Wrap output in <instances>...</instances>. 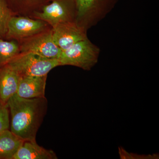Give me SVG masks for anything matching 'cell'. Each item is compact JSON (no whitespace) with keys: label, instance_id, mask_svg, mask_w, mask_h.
Returning a JSON list of instances; mask_svg holds the SVG:
<instances>
[{"label":"cell","instance_id":"cell-1","mask_svg":"<svg viewBox=\"0 0 159 159\" xmlns=\"http://www.w3.org/2000/svg\"><path fill=\"white\" fill-rule=\"evenodd\" d=\"M7 105L11 132L24 141L36 142L38 131L48 110L45 97L25 99L16 94L9 99Z\"/></svg>","mask_w":159,"mask_h":159},{"label":"cell","instance_id":"cell-2","mask_svg":"<svg viewBox=\"0 0 159 159\" xmlns=\"http://www.w3.org/2000/svg\"><path fill=\"white\" fill-rule=\"evenodd\" d=\"M100 50L88 38L61 51V66H72L86 71L91 70L98 61Z\"/></svg>","mask_w":159,"mask_h":159},{"label":"cell","instance_id":"cell-3","mask_svg":"<svg viewBox=\"0 0 159 159\" xmlns=\"http://www.w3.org/2000/svg\"><path fill=\"white\" fill-rule=\"evenodd\" d=\"M8 64L20 77L48 76L52 69L61 66L58 59L45 58L30 52H20Z\"/></svg>","mask_w":159,"mask_h":159},{"label":"cell","instance_id":"cell-4","mask_svg":"<svg viewBox=\"0 0 159 159\" xmlns=\"http://www.w3.org/2000/svg\"><path fill=\"white\" fill-rule=\"evenodd\" d=\"M75 21L86 30L96 26L115 8L119 0H74Z\"/></svg>","mask_w":159,"mask_h":159},{"label":"cell","instance_id":"cell-5","mask_svg":"<svg viewBox=\"0 0 159 159\" xmlns=\"http://www.w3.org/2000/svg\"><path fill=\"white\" fill-rule=\"evenodd\" d=\"M32 14L34 18L45 22L53 28L62 23L75 21L76 4L74 0H51Z\"/></svg>","mask_w":159,"mask_h":159},{"label":"cell","instance_id":"cell-6","mask_svg":"<svg viewBox=\"0 0 159 159\" xmlns=\"http://www.w3.org/2000/svg\"><path fill=\"white\" fill-rule=\"evenodd\" d=\"M20 52H30L45 58H59L61 49L54 43L52 29L19 41Z\"/></svg>","mask_w":159,"mask_h":159},{"label":"cell","instance_id":"cell-7","mask_svg":"<svg viewBox=\"0 0 159 159\" xmlns=\"http://www.w3.org/2000/svg\"><path fill=\"white\" fill-rule=\"evenodd\" d=\"M49 25L42 20L13 16L8 23L5 38L7 39L20 41L49 29Z\"/></svg>","mask_w":159,"mask_h":159},{"label":"cell","instance_id":"cell-8","mask_svg":"<svg viewBox=\"0 0 159 159\" xmlns=\"http://www.w3.org/2000/svg\"><path fill=\"white\" fill-rule=\"evenodd\" d=\"M51 29L54 43L61 51L88 38L87 30L76 21L62 23Z\"/></svg>","mask_w":159,"mask_h":159},{"label":"cell","instance_id":"cell-9","mask_svg":"<svg viewBox=\"0 0 159 159\" xmlns=\"http://www.w3.org/2000/svg\"><path fill=\"white\" fill-rule=\"evenodd\" d=\"M47 76L20 77L16 95L25 99L45 97Z\"/></svg>","mask_w":159,"mask_h":159},{"label":"cell","instance_id":"cell-10","mask_svg":"<svg viewBox=\"0 0 159 159\" xmlns=\"http://www.w3.org/2000/svg\"><path fill=\"white\" fill-rule=\"evenodd\" d=\"M20 76L8 64L0 68V102L7 104L16 95Z\"/></svg>","mask_w":159,"mask_h":159},{"label":"cell","instance_id":"cell-11","mask_svg":"<svg viewBox=\"0 0 159 159\" xmlns=\"http://www.w3.org/2000/svg\"><path fill=\"white\" fill-rule=\"evenodd\" d=\"M53 150L38 145L36 142L25 141L12 159H57Z\"/></svg>","mask_w":159,"mask_h":159},{"label":"cell","instance_id":"cell-12","mask_svg":"<svg viewBox=\"0 0 159 159\" xmlns=\"http://www.w3.org/2000/svg\"><path fill=\"white\" fill-rule=\"evenodd\" d=\"M24 142L9 129L0 134V159H12Z\"/></svg>","mask_w":159,"mask_h":159},{"label":"cell","instance_id":"cell-13","mask_svg":"<svg viewBox=\"0 0 159 159\" xmlns=\"http://www.w3.org/2000/svg\"><path fill=\"white\" fill-rule=\"evenodd\" d=\"M9 8L15 14H32L41 9L51 0H6Z\"/></svg>","mask_w":159,"mask_h":159},{"label":"cell","instance_id":"cell-14","mask_svg":"<svg viewBox=\"0 0 159 159\" xmlns=\"http://www.w3.org/2000/svg\"><path fill=\"white\" fill-rule=\"evenodd\" d=\"M20 53L18 43L14 40H4L0 35V68L7 64Z\"/></svg>","mask_w":159,"mask_h":159},{"label":"cell","instance_id":"cell-15","mask_svg":"<svg viewBox=\"0 0 159 159\" xmlns=\"http://www.w3.org/2000/svg\"><path fill=\"white\" fill-rule=\"evenodd\" d=\"M14 16L6 0H0V35L5 38L8 23L11 16Z\"/></svg>","mask_w":159,"mask_h":159},{"label":"cell","instance_id":"cell-16","mask_svg":"<svg viewBox=\"0 0 159 159\" xmlns=\"http://www.w3.org/2000/svg\"><path fill=\"white\" fill-rule=\"evenodd\" d=\"M10 128V117L7 104L0 102V134Z\"/></svg>","mask_w":159,"mask_h":159}]
</instances>
